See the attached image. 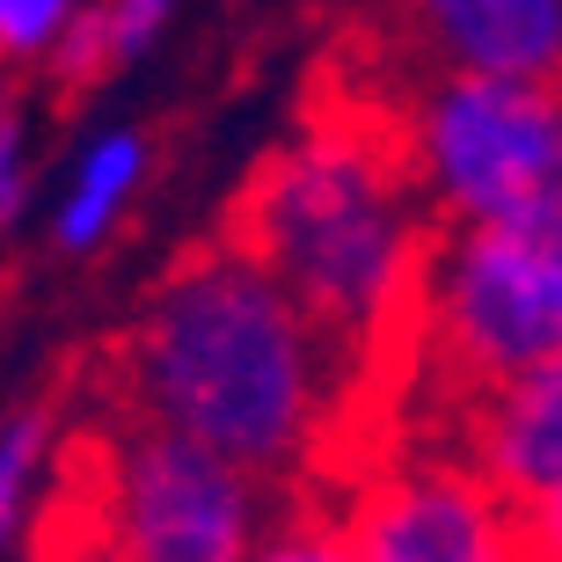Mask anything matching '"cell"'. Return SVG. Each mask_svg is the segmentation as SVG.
<instances>
[{
  "label": "cell",
  "instance_id": "6da1fadb",
  "mask_svg": "<svg viewBox=\"0 0 562 562\" xmlns=\"http://www.w3.org/2000/svg\"><path fill=\"white\" fill-rule=\"evenodd\" d=\"M117 417L190 438L241 475L300 482L336 453L358 366L227 234L183 249L117 336Z\"/></svg>",
  "mask_w": 562,
  "mask_h": 562
},
{
  "label": "cell",
  "instance_id": "7a4b0ae2",
  "mask_svg": "<svg viewBox=\"0 0 562 562\" xmlns=\"http://www.w3.org/2000/svg\"><path fill=\"white\" fill-rule=\"evenodd\" d=\"M227 241L285 285V300L351 358L358 380H402L438 220L424 212L373 103L307 110L300 132H285L234 190Z\"/></svg>",
  "mask_w": 562,
  "mask_h": 562
},
{
  "label": "cell",
  "instance_id": "3957f363",
  "mask_svg": "<svg viewBox=\"0 0 562 562\" xmlns=\"http://www.w3.org/2000/svg\"><path fill=\"white\" fill-rule=\"evenodd\" d=\"M562 358V190L490 227L438 234L402 344V380L468 402Z\"/></svg>",
  "mask_w": 562,
  "mask_h": 562
},
{
  "label": "cell",
  "instance_id": "277c9868",
  "mask_svg": "<svg viewBox=\"0 0 562 562\" xmlns=\"http://www.w3.org/2000/svg\"><path fill=\"white\" fill-rule=\"evenodd\" d=\"M380 117L438 234L512 220L562 190V81L409 74Z\"/></svg>",
  "mask_w": 562,
  "mask_h": 562
},
{
  "label": "cell",
  "instance_id": "5b68a950",
  "mask_svg": "<svg viewBox=\"0 0 562 562\" xmlns=\"http://www.w3.org/2000/svg\"><path fill=\"white\" fill-rule=\"evenodd\" d=\"M88 519L103 562H256L285 512L234 460L117 417L88 446Z\"/></svg>",
  "mask_w": 562,
  "mask_h": 562
},
{
  "label": "cell",
  "instance_id": "8992f818",
  "mask_svg": "<svg viewBox=\"0 0 562 562\" xmlns=\"http://www.w3.org/2000/svg\"><path fill=\"white\" fill-rule=\"evenodd\" d=\"M351 562H526L519 512L460 453H373L336 504Z\"/></svg>",
  "mask_w": 562,
  "mask_h": 562
},
{
  "label": "cell",
  "instance_id": "52a82bcc",
  "mask_svg": "<svg viewBox=\"0 0 562 562\" xmlns=\"http://www.w3.org/2000/svg\"><path fill=\"white\" fill-rule=\"evenodd\" d=\"M395 30L409 74L562 81V0H424Z\"/></svg>",
  "mask_w": 562,
  "mask_h": 562
},
{
  "label": "cell",
  "instance_id": "ba28073f",
  "mask_svg": "<svg viewBox=\"0 0 562 562\" xmlns=\"http://www.w3.org/2000/svg\"><path fill=\"white\" fill-rule=\"evenodd\" d=\"M460 460L497 490L519 519L562 504V358L504 380L460 409Z\"/></svg>",
  "mask_w": 562,
  "mask_h": 562
},
{
  "label": "cell",
  "instance_id": "9c48e42d",
  "mask_svg": "<svg viewBox=\"0 0 562 562\" xmlns=\"http://www.w3.org/2000/svg\"><path fill=\"white\" fill-rule=\"evenodd\" d=\"M146 176H154V139L146 125H95L74 161H66V183L52 198V249L59 256H95L110 249V234L125 227V212L139 205Z\"/></svg>",
  "mask_w": 562,
  "mask_h": 562
},
{
  "label": "cell",
  "instance_id": "30bf717a",
  "mask_svg": "<svg viewBox=\"0 0 562 562\" xmlns=\"http://www.w3.org/2000/svg\"><path fill=\"white\" fill-rule=\"evenodd\" d=\"M168 22H176L168 0H81L59 52H52V81L74 88V95L117 81V74H132L168 37Z\"/></svg>",
  "mask_w": 562,
  "mask_h": 562
},
{
  "label": "cell",
  "instance_id": "8fae6325",
  "mask_svg": "<svg viewBox=\"0 0 562 562\" xmlns=\"http://www.w3.org/2000/svg\"><path fill=\"white\" fill-rule=\"evenodd\" d=\"M59 460V409L52 402H15L0 409V562L22 555V533L37 519V490Z\"/></svg>",
  "mask_w": 562,
  "mask_h": 562
},
{
  "label": "cell",
  "instance_id": "7c38bea8",
  "mask_svg": "<svg viewBox=\"0 0 562 562\" xmlns=\"http://www.w3.org/2000/svg\"><path fill=\"white\" fill-rule=\"evenodd\" d=\"M81 0H0V66H52Z\"/></svg>",
  "mask_w": 562,
  "mask_h": 562
},
{
  "label": "cell",
  "instance_id": "4fadbf2b",
  "mask_svg": "<svg viewBox=\"0 0 562 562\" xmlns=\"http://www.w3.org/2000/svg\"><path fill=\"white\" fill-rule=\"evenodd\" d=\"M256 562H351V555H344L336 519H322V512H285L278 533L256 548Z\"/></svg>",
  "mask_w": 562,
  "mask_h": 562
},
{
  "label": "cell",
  "instance_id": "5bb4252c",
  "mask_svg": "<svg viewBox=\"0 0 562 562\" xmlns=\"http://www.w3.org/2000/svg\"><path fill=\"white\" fill-rule=\"evenodd\" d=\"M30 190H37V161H30V125L15 110V125L0 132V234L30 212Z\"/></svg>",
  "mask_w": 562,
  "mask_h": 562
},
{
  "label": "cell",
  "instance_id": "9a60e30c",
  "mask_svg": "<svg viewBox=\"0 0 562 562\" xmlns=\"http://www.w3.org/2000/svg\"><path fill=\"white\" fill-rule=\"evenodd\" d=\"M519 533H526V562H562V504L519 519Z\"/></svg>",
  "mask_w": 562,
  "mask_h": 562
},
{
  "label": "cell",
  "instance_id": "2e32d148",
  "mask_svg": "<svg viewBox=\"0 0 562 562\" xmlns=\"http://www.w3.org/2000/svg\"><path fill=\"white\" fill-rule=\"evenodd\" d=\"M8 125H15V88L0 81V132H8Z\"/></svg>",
  "mask_w": 562,
  "mask_h": 562
}]
</instances>
